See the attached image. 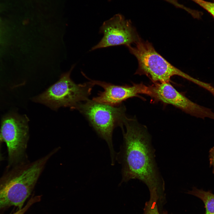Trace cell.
<instances>
[{"label": "cell", "instance_id": "cell-1", "mask_svg": "<svg viewBox=\"0 0 214 214\" xmlns=\"http://www.w3.org/2000/svg\"><path fill=\"white\" fill-rule=\"evenodd\" d=\"M122 132L123 143L116 154V160L121 165L120 184L138 179L147 187L150 193H156L160 200L165 199V183L155 160V150L147 128L136 119L128 117Z\"/></svg>", "mask_w": 214, "mask_h": 214}, {"label": "cell", "instance_id": "cell-2", "mask_svg": "<svg viewBox=\"0 0 214 214\" xmlns=\"http://www.w3.org/2000/svg\"><path fill=\"white\" fill-rule=\"evenodd\" d=\"M45 165L41 159L11 167L0 178V211L14 206L23 207Z\"/></svg>", "mask_w": 214, "mask_h": 214}, {"label": "cell", "instance_id": "cell-3", "mask_svg": "<svg viewBox=\"0 0 214 214\" xmlns=\"http://www.w3.org/2000/svg\"><path fill=\"white\" fill-rule=\"evenodd\" d=\"M85 101L78 104L75 109L86 117L98 135L106 142L109 150L111 164L114 165L116 153L113 144V132L118 126L124 130L123 126L128 118L126 107L122 104L113 106L89 99Z\"/></svg>", "mask_w": 214, "mask_h": 214}, {"label": "cell", "instance_id": "cell-4", "mask_svg": "<svg viewBox=\"0 0 214 214\" xmlns=\"http://www.w3.org/2000/svg\"><path fill=\"white\" fill-rule=\"evenodd\" d=\"M133 46H127L136 58L138 67L136 74L144 75L155 83L169 82L173 76L181 77L203 88L205 82L184 73L170 63L157 52L152 44L139 37Z\"/></svg>", "mask_w": 214, "mask_h": 214}, {"label": "cell", "instance_id": "cell-5", "mask_svg": "<svg viewBox=\"0 0 214 214\" xmlns=\"http://www.w3.org/2000/svg\"><path fill=\"white\" fill-rule=\"evenodd\" d=\"M74 67L62 74L59 80L45 91L33 98V100L56 110L62 106L75 109L78 104L89 99L95 85L91 81L83 84L75 83L70 78Z\"/></svg>", "mask_w": 214, "mask_h": 214}, {"label": "cell", "instance_id": "cell-6", "mask_svg": "<svg viewBox=\"0 0 214 214\" xmlns=\"http://www.w3.org/2000/svg\"><path fill=\"white\" fill-rule=\"evenodd\" d=\"M29 119L26 115L10 112L1 119L0 137L6 145L8 154L7 167L22 163L29 138Z\"/></svg>", "mask_w": 214, "mask_h": 214}, {"label": "cell", "instance_id": "cell-7", "mask_svg": "<svg viewBox=\"0 0 214 214\" xmlns=\"http://www.w3.org/2000/svg\"><path fill=\"white\" fill-rule=\"evenodd\" d=\"M150 96L156 102L170 104L191 116L204 119L208 117L214 120L212 109L200 105L178 91L169 82L155 83L150 86Z\"/></svg>", "mask_w": 214, "mask_h": 214}, {"label": "cell", "instance_id": "cell-8", "mask_svg": "<svg viewBox=\"0 0 214 214\" xmlns=\"http://www.w3.org/2000/svg\"><path fill=\"white\" fill-rule=\"evenodd\" d=\"M99 32L103 36L91 51L115 46L127 47L135 43L139 37L131 21L119 14L104 22Z\"/></svg>", "mask_w": 214, "mask_h": 214}, {"label": "cell", "instance_id": "cell-9", "mask_svg": "<svg viewBox=\"0 0 214 214\" xmlns=\"http://www.w3.org/2000/svg\"><path fill=\"white\" fill-rule=\"evenodd\" d=\"M88 79L95 85L99 86L103 89V91L99 92L98 96L92 100L112 106H118L129 98L140 97L139 94L149 96L150 94L149 86L143 83L133 84L132 85H117L104 81Z\"/></svg>", "mask_w": 214, "mask_h": 214}, {"label": "cell", "instance_id": "cell-10", "mask_svg": "<svg viewBox=\"0 0 214 214\" xmlns=\"http://www.w3.org/2000/svg\"><path fill=\"white\" fill-rule=\"evenodd\" d=\"M187 193L194 196L201 200L204 205V214H214V194L211 191H207L193 187Z\"/></svg>", "mask_w": 214, "mask_h": 214}, {"label": "cell", "instance_id": "cell-11", "mask_svg": "<svg viewBox=\"0 0 214 214\" xmlns=\"http://www.w3.org/2000/svg\"><path fill=\"white\" fill-rule=\"evenodd\" d=\"M159 198L156 194H150L149 200L147 202L144 209L143 214H168L166 211H159Z\"/></svg>", "mask_w": 214, "mask_h": 214}, {"label": "cell", "instance_id": "cell-12", "mask_svg": "<svg viewBox=\"0 0 214 214\" xmlns=\"http://www.w3.org/2000/svg\"><path fill=\"white\" fill-rule=\"evenodd\" d=\"M207 12L214 18V1L191 0Z\"/></svg>", "mask_w": 214, "mask_h": 214}, {"label": "cell", "instance_id": "cell-13", "mask_svg": "<svg viewBox=\"0 0 214 214\" xmlns=\"http://www.w3.org/2000/svg\"><path fill=\"white\" fill-rule=\"evenodd\" d=\"M40 199L37 196L32 198L27 202L26 205L22 208L13 214H24L30 207L34 203L39 202Z\"/></svg>", "mask_w": 214, "mask_h": 214}, {"label": "cell", "instance_id": "cell-14", "mask_svg": "<svg viewBox=\"0 0 214 214\" xmlns=\"http://www.w3.org/2000/svg\"><path fill=\"white\" fill-rule=\"evenodd\" d=\"M209 153L210 166L212 167L213 173L214 174V146L210 150Z\"/></svg>", "mask_w": 214, "mask_h": 214}, {"label": "cell", "instance_id": "cell-15", "mask_svg": "<svg viewBox=\"0 0 214 214\" xmlns=\"http://www.w3.org/2000/svg\"><path fill=\"white\" fill-rule=\"evenodd\" d=\"M3 142L2 141L0 137V162L3 159V157H2V155L1 152V148L2 143Z\"/></svg>", "mask_w": 214, "mask_h": 214}, {"label": "cell", "instance_id": "cell-16", "mask_svg": "<svg viewBox=\"0 0 214 214\" xmlns=\"http://www.w3.org/2000/svg\"><path fill=\"white\" fill-rule=\"evenodd\" d=\"M109 0V1H111V0ZM165 0L166 1L167 0Z\"/></svg>", "mask_w": 214, "mask_h": 214}]
</instances>
